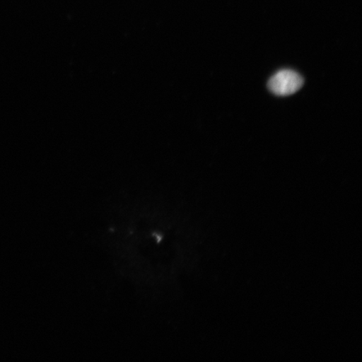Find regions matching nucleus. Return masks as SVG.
Masks as SVG:
<instances>
[{
    "label": "nucleus",
    "instance_id": "1",
    "mask_svg": "<svg viewBox=\"0 0 362 362\" xmlns=\"http://www.w3.org/2000/svg\"><path fill=\"white\" fill-rule=\"evenodd\" d=\"M303 85L304 78L298 72L284 69L272 76L268 87L271 93L284 97L297 93Z\"/></svg>",
    "mask_w": 362,
    "mask_h": 362
}]
</instances>
